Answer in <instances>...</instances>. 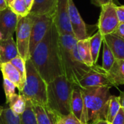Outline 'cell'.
<instances>
[{"label":"cell","instance_id":"cell-1","mask_svg":"<svg viewBox=\"0 0 124 124\" xmlns=\"http://www.w3.org/2000/svg\"><path fill=\"white\" fill-rule=\"evenodd\" d=\"M59 38L60 33L53 22L44 39L31 54L30 60L47 84L55 78L64 75Z\"/></svg>","mask_w":124,"mask_h":124},{"label":"cell","instance_id":"cell-2","mask_svg":"<svg viewBox=\"0 0 124 124\" xmlns=\"http://www.w3.org/2000/svg\"><path fill=\"white\" fill-rule=\"evenodd\" d=\"M77 41L73 34L60 35L59 38L63 73L76 86L91 68L81 60L77 50Z\"/></svg>","mask_w":124,"mask_h":124},{"label":"cell","instance_id":"cell-3","mask_svg":"<svg viewBox=\"0 0 124 124\" xmlns=\"http://www.w3.org/2000/svg\"><path fill=\"white\" fill-rule=\"evenodd\" d=\"M75 86L65 75L60 76L48 83L46 107L58 116L71 113L70 100Z\"/></svg>","mask_w":124,"mask_h":124},{"label":"cell","instance_id":"cell-4","mask_svg":"<svg viewBox=\"0 0 124 124\" xmlns=\"http://www.w3.org/2000/svg\"><path fill=\"white\" fill-rule=\"evenodd\" d=\"M85 105L87 123L106 120L108 102L111 96L109 87L93 86L81 88Z\"/></svg>","mask_w":124,"mask_h":124},{"label":"cell","instance_id":"cell-5","mask_svg":"<svg viewBox=\"0 0 124 124\" xmlns=\"http://www.w3.org/2000/svg\"><path fill=\"white\" fill-rule=\"evenodd\" d=\"M25 81L20 93L23 94L26 100L31 101L32 104L46 106L47 83L41 76L30 59L25 62Z\"/></svg>","mask_w":124,"mask_h":124},{"label":"cell","instance_id":"cell-6","mask_svg":"<svg viewBox=\"0 0 124 124\" xmlns=\"http://www.w3.org/2000/svg\"><path fill=\"white\" fill-rule=\"evenodd\" d=\"M32 26V17L29 14L25 17H19L15 30L16 44L19 55L25 61L30 59V40Z\"/></svg>","mask_w":124,"mask_h":124},{"label":"cell","instance_id":"cell-7","mask_svg":"<svg viewBox=\"0 0 124 124\" xmlns=\"http://www.w3.org/2000/svg\"><path fill=\"white\" fill-rule=\"evenodd\" d=\"M76 86L80 88L93 86H105L111 88L113 86V84L109 78L108 72L103 70L102 66L94 64L78 81Z\"/></svg>","mask_w":124,"mask_h":124},{"label":"cell","instance_id":"cell-8","mask_svg":"<svg viewBox=\"0 0 124 124\" xmlns=\"http://www.w3.org/2000/svg\"><path fill=\"white\" fill-rule=\"evenodd\" d=\"M30 15L32 17L30 40V53L31 54L53 23V17L47 15Z\"/></svg>","mask_w":124,"mask_h":124},{"label":"cell","instance_id":"cell-9","mask_svg":"<svg viewBox=\"0 0 124 124\" xmlns=\"http://www.w3.org/2000/svg\"><path fill=\"white\" fill-rule=\"evenodd\" d=\"M116 6L114 3H110L101 7L97 27L103 36L114 33L120 23L117 17Z\"/></svg>","mask_w":124,"mask_h":124},{"label":"cell","instance_id":"cell-10","mask_svg":"<svg viewBox=\"0 0 124 124\" xmlns=\"http://www.w3.org/2000/svg\"><path fill=\"white\" fill-rule=\"evenodd\" d=\"M68 15L73 33L78 41L91 36L89 33V26L82 19L73 0L68 1Z\"/></svg>","mask_w":124,"mask_h":124},{"label":"cell","instance_id":"cell-11","mask_svg":"<svg viewBox=\"0 0 124 124\" xmlns=\"http://www.w3.org/2000/svg\"><path fill=\"white\" fill-rule=\"evenodd\" d=\"M68 1L57 0V1L53 22L60 35L73 34L68 15Z\"/></svg>","mask_w":124,"mask_h":124},{"label":"cell","instance_id":"cell-12","mask_svg":"<svg viewBox=\"0 0 124 124\" xmlns=\"http://www.w3.org/2000/svg\"><path fill=\"white\" fill-rule=\"evenodd\" d=\"M19 17L9 7L0 11V31L3 39L13 36Z\"/></svg>","mask_w":124,"mask_h":124},{"label":"cell","instance_id":"cell-13","mask_svg":"<svg viewBox=\"0 0 124 124\" xmlns=\"http://www.w3.org/2000/svg\"><path fill=\"white\" fill-rule=\"evenodd\" d=\"M70 111L71 113L81 123L88 124L81 89L78 86H75L73 89L70 100Z\"/></svg>","mask_w":124,"mask_h":124},{"label":"cell","instance_id":"cell-14","mask_svg":"<svg viewBox=\"0 0 124 124\" xmlns=\"http://www.w3.org/2000/svg\"><path fill=\"white\" fill-rule=\"evenodd\" d=\"M0 70L3 78H5L13 83L20 93L23 89L25 81L17 68L10 62H7L0 63Z\"/></svg>","mask_w":124,"mask_h":124},{"label":"cell","instance_id":"cell-15","mask_svg":"<svg viewBox=\"0 0 124 124\" xmlns=\"http://www.w3.org/2000/svg\"><path fill=\"white\" fill-rule=\"evenodd\" d=\"M17 56L19 52L13 36L0 41V63L10 62Z\"/></svg>","mask_w":124,"mask_h":124},{"label":"cell","instance_id":"cell-16","mask_svg":"<svg viewBox=\"0 0 124 124\" xmlns=\"http://www.w3.org/2000/svg\"><path fill=\"white\" fill-rule=\"evenodd\" d=\"M37 124H56L58 120L57 114L50 110L46 106L33 104Z\"/></svg>","mask_w":124,"mask_h":124},{"label":"cell","instance_id":"cell-17","mask_svg":"<svg viewBox=\"0 0 124 124\" xmlns=\"http://www.w3.org/2000/svg\"><path fill=\"white\" fill-rule=\"evenodd\" d=\"M103 41L111 49L116 60H124V39L113 33L103 36Z\"/></svg>","mask_w":124,"mask_h":124},{"label":"cell","instance_id":"cell-18","mask_svg":"<svg viewBox=\"0 0 124 124\" xmlns=\"http://www.w3.org/2000/svg\"><path fill=\"white\" fill-rule=\"evenodd\" d=\"M57 0H33V7L29 14L47 15L53 17Z\"/></svg>","mask_w":124,"mask_h":124},{"label":"cell","instance_id":"cell-19","mask_svg":"<svg viewBox=\"0 0 124 124\" xmlns=\"http://www.w3.org/2000/svg\"><path fill=\"white\" fill-rule=\"evenodd\" d=\"M77 50L81 60L85 65L89 67L94 65L91 53L89 37L77 41Z\"/></svg>","mask_w":124,"mask_h":124},{"label":"cell","instance_id":"cell-20","mask_svg":"<svg viewBox=\"0 0 124 124\" xmlns=\"http://www.w3.org/2000/svg\"><path fill=\"white\" fill-rule=\"evenodd\" d=\"M26 99L23 94H14L9 100V108L17 116H21L26 108Z\"/></svg>","mask_w":124,"mask_h":124},{"label":"cell","instance_id":"cell-21","mask_svg":"<svg viewBox=\"0 0 124 124\" xmlns=\"http://www.w3.org/2000/svg\"><path fill=\"white\" fill-rule=\"evenodd\" d=\"M102 42H103V36L101 34V33L99 31H97L92 36H89L90 49H91V53H92L94 64H97V62L98 60Z\"/></svg>","mask_w":124,"mask_h":124},{"label":"cell","instance_id":"cell-22","mask_svg":"<svg viewBox=\"0 0 124 124\" xmlns=\"http://www.w3.org/2000/svg\"><path fill=\"white\" fill-rule=\"evenodd\" d=\"M121 108V104L120 97L111 95L108 102V113L106 117V121L109 124L112 123V121L115 118L116 116L118 113Z\"/></svg>","mask_w":124,"mask_h":124},{"label":"cell","instance_id":"cell-23","mask_svg":"<svg viewBox=\"0 0 124 124\" xmlns=\"http://www.w3.org/2000/svg\"><path fill=\"white\" fill-rule=\"evenodd\" d=\"M103 54H102V68L106 72H108L113 64L115 63L116 59L113 55L111 49L109 48L108 44L103 41Z\"/></svg>","mask_w":124,"mask_h":124},{"label":"cell","instance_id":"cell-24","mask_svg":"<svg viewBox=\"0 0 124 124\" xmlns=\"http://www.w3.org/2000/svg\"><path fill=\"white\" fill-rule=\"evenodd\" d=\"M0 124H21L20 116L14 113L9 108H3L0 116Z\"/></svg>","mask_w":124,"mask_h":124},{"label":"cell","instance_id":"cell-25","mask_svg":"<svg viewBox=\"0 0 124 124\" xmlns=\"http://www.w3.org/2000/svg\"><path fill=\"white\" fill-rule=\"evenodd\" d=\"M21 124H37L33 104L31 101H26V108L20 116Z\"/></svg>","mask_w":124,"mask_h":124},{"label":"cell","instance_id":"cell-26","mask_svg":"<svg viewBox=\"0 0 124 124\" xmlns=\"http://www.w3.org/2000/svg\"><path fill=\"white\" fill-rule=\"evenodd\" d=\"M8 7L20 17H25L30 13V11L22 0H13Z\"/></svg>","mask_w":124,"mask_h":124},{"label":"cell","instance_id":"cell-27","mask_svg":"<svg viewBox=\"0 0 124 124\" xmlns=\"http://www.w3.org/2000/svg\"><path fill=\"white\" fill-rule=\"evenodd\" d=\"M25 60L22 58L20 55L15 57L14 59H12L10 62L17 68V70L19 71V73H20L23 79L24 80V81H25V76H26V65H25Z\"/></svg>","mask_w":124,"mask_h":124},{"label":"cell","instance_id":"cell-28","mask_svg":"<svg viewBox=\"0 0 124 124\" xmlns=\"http://www.w3.org/2000/svg\"><path fill=\"white\" fill-rule=\"evenodd\" d=\"M3 89L6 97V103L7 104L9 100L12 98V97L14 94H15L16 86L10 81L5 78H3Z\"/></svg>","mask_w":124,"mask_h":124},{"label":"cell","instance_id":"cell-29","mask_svg":"<svg viewBox=\"0 0 124 124\" xmlns=\"http://www.w3.org/2000/svg\"><path fill=\"white\" fill-rule=\"evenodd\" d=\"M56 124H84L78 120L72 113L67 116H60Z\"/></svg>","mask_w":124,"mask_h":124},{"label":"cell","instance_id":"cell-30","mask_svg":"<svg viewBox=\"0 0 124 124\" xmlns=\"http://www.w3.org/2000/svg\"><path fill=\"white\" fill-rule=\"evenodd\" d=\"M110 124H124V108H121L118 113Z\"/></svg>","mask_w":124,"mask_h":124},{"label":"cell","instance_id":"cell-31","mask_svg":"<svg viewBox=\"0 0 124 124\" xmlns=\"http://www.w3.org/2000/svg\"><path fill=\"white\" fill-rule=\"evenodd\" d=\"M92 4H93L94 5L97 6V7H102L105 4H108L110 3H114L117 5L118 4V1L117 0H91Z\"/></svg>","mask_w":124,"mask_h":124},{"label":"cell","instance_id":"cell-32","mask_svg":"<svg viewBox=\"0 0 124 124\" xmlns=\"http://www.w3.org/2000/svg\"><path fill=\"white\" fill-rule=\"evenodd\" d=\"M116 13L120 23H124V5L116 6Z\"/></svg>","mask_w":124,"mask_h":124},{"label":"cell","instance_id":"cell-33","mask_svg":"<svg viewBox=\"0 0 124 124\" xmlns=\"http://www.w3.org/2000/svg\"><path fill=\"white\" fill-rule=\"evenodd\" d=\"M114 33L121 37L122 39H124V23H119Z\"/></svg>","mask_w":124,"mask_h":124},{"label":"cell","instance_id":"cell-34","mask_svg":"<svg viewBox=\"0 0 124 124\" xmlns=\"http://www.w3.org/2000/svg\"><path fill=\"white\" fill-rule=\"evenodd\" d=\"M116 64L118 65L119 72L124 78V60H116Z\"/></svg>","mask_w":124,"mask_h":124},{"label":"cell","instance_id":"cell-35","mask_svg":"<svg viewBox=\"0 0 124 124\" xmlns=\"http://www.w3.org/2000/svg\"><path fill=\"white\" fill-rule=\"evenodd\" d=\"M22 1L25 3V6L27 7L28 9L31 12V8H32V7H33V0H22Z\"/></svg>","mask_w":124,"mask_h":124},{"label":"cell","instance_id":"cell-36","mask_svg":"<svg viewBox=\"0 0 124 124\" xmlns=\"http://www.w3.org/2000/svg\"><path fill=\"white\" fill-rule=\"evenodd\" d=\"M8 7V4L6 0H0V11Z\"/></svg>","mask_w":124,"mask_h":124},{"label":"cell","instance_id":"cell-37","mask_svg":"<svg viewBox=\"0 0 124 124\" xmlns=\"http://www.w3.org/2000/svg\"><path fill=\"white\" fill-rule=\"evenodd\" d=\"M92 124H109V123L106 121V120H102V119H100V120H97L95 121H93L91 123Z\"/></svg>","mask_w":124,"mask_h":124},{"label":"cell","instance_id":"cell-38","mask_svg":"<svg viewBox=\"0 0 124 124\" xmlns=\"http://www.w3.org/2000/svg\"><path fill=\"white\" fill-rule=\"evenodd\" d=\"M119 97H120V99H121V107L124 108V92H121V95Z\"/></svg>","mask_w":124,"mask_h":124},{"label":"cell","instance_id":"cell-39","mask_svg":"<svg viewBox=\"0 0 124 124\" xmlns=\"http://www.w3.org/2000/svg\"><path fill=\"white\" fill-rule=\"evenodd\" d=\"M12 1H13V0H6V1H7V4H8V5H9V4Z\"/></svg>","mask_w":124,"mask_h":124},{"label":"cell","instance_id":"cell-40","mask_svg":"<svg viewBox=\"0 0 124 124\" xmlns=\"http://www.w3.org/2000/svg\"><path fill=\"white\" fill-rule=\"evenodd\" d=\"M2 39H3V36H2V33H1V31H0V41L2 40Z\"/></svg>","mask_w":124,"mask_h":124},{"label":"cell","instance_id":"cell-41","mask_svg":"<svg viewBox=\"0 0 124 124\" xmlns=\"http://www.w3.org/2000/svg\"><path fill=\"white\" fill-rule=\"evenodd\" d=\"M2 110H3V108L1 106H0V116H1V114L2 113Z\"/></svg>","mask_w":124,"mask_h":124},{"label":"cell","instance_id":"cell-42","mask_svg":"<svg viewBox=\"0 0 124 124\" xmlns=\"http://www.w3.org/2000/svg\"><path fill=\"white\" fill-rule=\"evenodd\" d=\"M91 124V123H89V124Z\"/></svg>","mask_w":124,"mask_h":124},{"label":"cell","instance_id":"cell-43","mask_svg":"<svg viewBox=\"0 0 124 124\" xmlns=\"http://www.w3.org/2000/svg\"></svg>","mask_w":124,"mask_h":124}]
</instances>
